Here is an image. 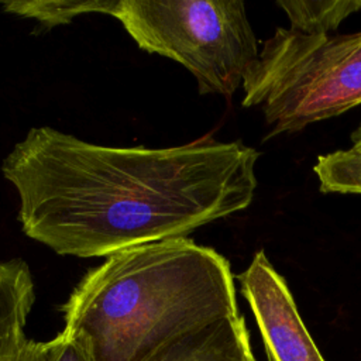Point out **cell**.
Listing matches in <instances>:
<instances>
[{
    "label": "cell",
    "instance_id": "6da1fadb",
    "mask_svg": "<svg viewBox=\"0 0 361 361\" xmlns=\"http://www.w3.org/2000/svg\"><path fill=\"white\" fill-rule=\"evenodd\" d=\"M259 154L206 135L168 148L104 147L51 127L31 128L1 164L20 200L24 234L56 254L109 257L186 238L245 210Z\"/></svg>",
    "mask_w": 361,
    "mask_h": 361
},
{
    "label": "cell",
    "instance_id": "7a4b0ae2",
    "mask_svg": "<svg viewBox=\"0 0 361 361\" xmlns=\"http://www.w3.org/2000/svg\"><path fill=\"white\" fill-rule=\"evenodd\" d=\"M62 310L63 329L83 336L96 361H149L169 344L241 314L228 261L189 238L106 257Z\"/></svg>",
    "mask_w": 361,
    "mask_h": 361
},
{
    "label": "cell",
    "instance_id": "3957f363",
    "mask_svg": "<svg viewBox=\"0 0 361 361\" xmlns=\"http://www.w3.org/2000/svg\"><path fill=\"white\" fill-rule=\"evenodd\" d=\"M243 89V106L261 109L269 137L340 116L361 104V31L307 34L278 27Z\"/></svg>",
    "mask_w": 361,
    "mask_h": 361
},
{
    "label": "cell",
    "instance_id": "277c9868",
    "mask_svg": "<svg viewBox=\"0 0 361 361\" xmlns=\"http://www.w3.org/2000/svg\"><path fill=\"white\" fill-rule=\"evenodd\" d=\"M114 17L141 49L183 65L202 94H234L259 54L238 0H120Z\"/></svg>",
    "mask_w": 361,
    "mask_h": 361
},
{
    "label": "cell",
    "instance_id": "5b68a950",
    "mask_svg": "<svg viewBox=\"0 0 361 361\" xmlns=\"http://www.w3.org/2000/svg\"><path fill=\"white\" fill-rule=\"evenodd\" d=\"M259 330L267 361H326L302 320L285 278L264 250L237 275Z\"/></svg>",
    "mask_w": 361,
    "mask_h": 361
},
{
    "label": "cell",
    "instance_id": "8992f818",
    "mask_svg": "<svg viewBox=\"0 0 361 361\" xmlns=\"http://www.w3.org/2000/svg\"><path fill=\"white\" fill-rule=\"evenodd\" d=\"M34 300L28 265L20 258L0 261V361H44L45 341L25 333Z\"/></svg>",
    "mask_w": 361,
    "mask_h": 361
},
{
    "label": "cell",
    "instance_id": "52a82bcc",
    "mask_svg": "<svg viewBox=\"0 0 361 361\" xmlns=\"http://www.w3.org/2000/svg\"><path fill=\"white\" fill-rule=\"evenodd\" d=\"M250 345V333L240 314L169 344L149 361H243Z\"/></svg>",
    "mask_w": 361,
    "mask_h": 361
},
{
    "label": "cell",
    "instance_id": "ba28073f",
    "mask_svg": "<svg viewBox=\"0 0 361 361\" xmlns=\"http://www.w3.org/2000/svg\"><path fill=\"white\" fill-rule=\"evenodd\" d=\"M289 27L307 34H330L351 14L361 10V0H279Z\"/></svg>",
    "mask_w": 361,
    "mask_h": 361
},
{
    "label": "cell",
    "instance_id": "9c48e42d",
    "mask_svg": "<svg viewBox=\"0 0 361 361\" xmlns=\"http://www.w3.org/2000/svg\"><path fill=\"white\" fill-rule=\"evenodd\" d=\"M3 10L10 14H16L25 18H34L42 28H54L56 25L69 24L76 17L83 14L100 13V14H116L120 0H104V1H85V0H16L1 1Z\"/></svg>",
    "mask_w": 361,
    "mask_h": 361
},
{
    "label": "cell",
    "instance_id": "30bf717a",
    "mask_svg": "<svg viewBox=\"0 0 361 361\" xmlns=\"http://www.w3.org/2000/svg\"><path fill=\"white\" fill-rule=\"evenodd\" d=\"M313 172L324 193L361 195V140L347 149L320 155Z\"/></svg>",
    "mask_w": 361,
    "mask_h": 361
},
{
    "label": "cell",
    "instance_id": "8fae6325",
    "mask_svg": "<svg viewBox=\"0 0 361 361\" xmlns=\"http://www.w3.org/2000/svg\"><path fill=\"white\" fill-rule=\"evenodd\" d=\"M44 361H96L87 340L76 333L62 330L45 341Z\"/></svg>",
    "mask_w": 361,
    "mask_h": 361
},
{
    "label": "cell",
    "instance_id": "7c38bea8",
    "mask_svg": "<svg viewBox=\"0 0 361 361\" xmlns=\"http://www.w3.org/2000/svg\"><path fill=\"white\" fill-rule=\"evenodd\" d=\"M243 361H258L257 358H255V355H254V351H252V348H251V345L245 350V354H244V358H243Z\"/></svg>",
    "mask_w": 361,
    "mask_h": 361
},
{
    "label": "cell",
    "instance_id": "4fadbf2b",
    "mask_svg": "<svg viewBox=\"0 0 361 361\" xmlns=\"http://www.w3.org/2000/svg\"><path fill=\"white\" fill-rule=\"evenodd\" d=\"M358 140H361V126L353 133V142H355Z\"/></svg>",
    "mask_w": 361,
    "mask_h": 361
}]
</instances>
